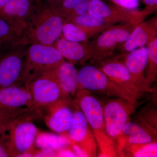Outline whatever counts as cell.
<instances>
[{"label": "cell", "instance_id": "obj_6", "mask_svg": "<svg viewBox=\"0 0 157 157\" xmlns=\"http://www.w3.org/2000/svg\"><path fill=\"white\" fill-rule=\"evenodd\" d=\"M138 23L129 21L117 24L94 37L93 40L89 42L92 52L91 62L97 64L113 56L117 48L128 39Z\"/></svg>", "mask_w": 157, "mask_h": 157}, {"label": "cell", "instance_id": "obj_26", "mask_svg": "<svg viewBox=\"0 0 157 157\" xmlns=\"http://www.w3.org/2000/svg\"><path fill=\"white\" fill-rule=\"evenodd\" d=\"M22 36L5 20L0 17V48L21 42Z\"/></svg>", "mask_w": 157, "mask_h": 157}, {"label": "cell", "instance_id": "obj_8", "mask_svg": "<svg viewBox=\"0 0 157 157\" xmlns=\"http://www.w3.org/2000/svg\"><path fill=\"white\" fill-rule=\"evenodd\" d=\"M54 70L40 75L25 86L30 94L34 108L42 116L52 104L63 98H70L60 86Z\"/></svg>", "mask_w": 157, "mask_h": 157}, {"label": "cell", "instance_id": "obj_3", "mask_svg": "<svg viewBox=\"0 0 157 157\" xmlns=\"http://www.w3.org/2000/svg\"><path fill=\"white\" fill-rule=\"evenodd\" d=\"M27 48L21 73V84L54 70L65 60L54 45L30 44Z\"/></svg>", "mask_w": 157, "mask_h": 157}, {"label": "cell", "instance_id": "obj_32", "mask_svg": "<svg viewBox=\"0 0 157 157\" xmlns=\"http://www.w3.org/2000/svg\"><path fill=\"white\" fill-rule=\"evenodd\" d=\"M56 157H76L70 145L62 147L56 151Z\"/></svg>", "mask_w": 157, "mask_h": 157}, {"label": "cell", "instance_id": "obj_17", "mask_svg": "<svg viewBox=\"0 0 157 157\" xmlns=\"http://www.w3.org/2000/svg\"><path fill=\"white\" fill-rule=\"evenodd\" d=\"M25 107L36 109L30 94L24 85L17 84L0 89V111Z\"/></svg>", "mask_w": 157, "mask_h": 157}, {"label": "cell", "instance_id": "obj_15", "mask_svg": "<svg viewBox=\"0 0 157 157\" xmlns=\"http://www.w3.org/2000/svg\"><path fill=\"white\" fill-rule=\"evenodd\" d=\"M157 37V18L154 17L137 24L128 39L116 50L121 53L130 52L146 46L149 42Z\"/></svg>", "mask_w": 157, "mask_h": 157}, {"label": "cell", "instance_id": "obj_30", "mask_svg": "<svg viewBox=\"0 0 157 157\" xmlns=\"http://www.w3.org/2000/svg\"><path fill=\"white\" fill-rule=\"evenodd\" d=\"M145 5V8L141 11L143 16L146 18L149 14L156 11L157 0H141Z\"/></svg>", "mask_w": 157, "mask_h": 157}, {"label": "cell", "instance_id": "obj_1", "mask_svg": "<svg viewBox=\"0 0 157 157\" xmlns=\"http://www.w3.org/2000/svg\"><path fill=\"white\" fill-rule=\"evenodd\" d=\"M67 21L48 3L41 1L23 34V43L54 45L62 36L63 27Z\"/></svg>", "mask_w": 157, "mask_h": 157}, {"label": "cell", "instance_id": "obj_12", "mask_svg": "<svg viewBox=\"0 0 157 157\" xmlns=\"http://www.w3.org/2000/svg\"><path fill=\"white\" fill-rule=\"evenodd\" d=\"M41 0H9L0 9V17L23 36L28 22Z\"/></svg>", "mask_w": 157, "mask_h": 157}, {"label": "cell", "instance_id": "obj_31", "mask_svg": "<svg viewBox=\"0 0 157 157\" xmlns=\"http://www.w3.org/2000/svg\"><path fill=\"white\" fill-rule=\"evenodd\" d=\"M33 157H56V151L51 148L35 149Z\"/></svg>", "mask_w": 157, "mask_h": 157}, {"label": "cell", "instance_id": "obj_5", "mask_svg": "<svg viewBox=\"0 0 157 157\" xmlns=\"http://www.w3.org/2000/svg\"><path fill=\"white\" fill-rule=\"evenodd\" d=\"M37 118L29 116L11 124L3 135L10 157H33L35 142L39 130L33 122Z\"/></svg>", "mask_w": 157, "mask_h": 157}, {"label": "cell", "instance_id": "obj_9", "mask_svg": "<svg viewBox=\"0 0 157 157\" xmlns=\"http://www.w3.org/2000/svg\"><path fill=\"white\" fill-rule=\"evenodd\" d=\"M27 45L20 42L0 48V89L21 84Z\"/></svg>", "mask_w": 157, "mask_h": 157}, {"label": "cell", "instance_id": "obj_11", "mask_svg": "<svg viewBox=\"0 0 157 157\" xmlns=\"http://www.w3.org/2000/svg\"><path fill=\"white\" fill-rule=\"evenodd\" d=\"M98 67L122 88L141 98L145 93L136 83L120 54L98 63Z\"/></svg>", "mask_w": 157, "mask_h": 157}, {"label": "cell", "instance_id": "obj_16", "mask_svg": "<svg viewBox=\"0 0 157 157\" xmlns=\"http://www.w3.org/2000/svg\"><path fill=\"white\" fill-rule=\"evenodd\" d=\"M122 60L128 69L138 85L145 93L152 92L149 87L145 76V70L147 61V50L146 46L137 48L126 53H121Z\"/></svg>", "mask_w": 157, "mask_h": 157}, {"label": "cell", "instance_id": "obj_33", "mask_svg": "<svg viewBox=\"0 0 157 157\" xmlns=\"http://www.w3.org/2000/svg\"><path fill=\"white\" fill-rule=\"evenodd\" d=\"M10 157L2 137L0 135V157Z\"/></svg>", "mask_w": 157, "mask_h": 157}, {"label": "cell", "instance_id": "obj_2", "mask_svg": "<svg viewBox=\"0 0 157 157\" xmlns=\"http://www.w3.org/2000/svg\"><path fill=\"white\" fill-rule=\"evenodd\" d=\"M74 97L75 104L83 113L94 135L100 151L98 156L118 157L115 144L106 132L101 101L83 89L78 90Z\"/></svg>", "mask_w": 157, "mask_h": 157}, {"label": "cell", "instance_id": "obj_35", "mask_svg": "<svg viewBox=\"0 0 157 157\" xmlns=\"http://www.w3.org/2000/svg\"><path fill=\"white\" fill-rule=\"evenodd\" d=\"M62 0H46V2L48 3L51 7H55Z\"/></svg>", "mask_w": 157, "mask_h": 157}, {"label": "cell", "instance_id": "obj_7", "mask_svg": "<svg viewBox=\"0 0 157 157\" xmlns=\"http://www.w3.org/2000/svg\"><path fill=\"white\" fill-rule=\"evenodd\" d=\"M101 103L106 132L116 147L118 137L124 127L130 121L131 116L142 102L128 101L123 98H107Z\"/></svg>", "mask_w": 157, "mask_h": 157}, {"label": "cell", "instance_id": "obj_23", "mask_svg": "<svg viewBox=\"0 0 157 157\" xmlns=\"http://www.w3.org/2000/svg\"><path fill=\"white\" fill-rule=\"evenodd\" d=\"M29 116L40 117V114L36 109L29 107L9 111H0V135H3L15 121Z\"/></svg>", "mask_w": 157, "mask_h": 157}, {"label": "cell", "instance_id": "obj_36", "mask_svg": "<svg viewBox=\"0 0 157 157\" xmlns=\"http://www.w3.org/2000/svg\"><path fill=\"white\" fill-rule=\"evenodd\" d=\"M9 1V0H0V9L5 6Z\"/></svg>", "mask_w": 157, "mask_h": 157}, {"label": "cell", "instance_id": "obj_18", "mask_svg": "<svg viewBox=\"0 0 157 157\" xmlns=\"http://www.w3.org/2000/svg\"><path fill=\"white\" fill-rule=\"evenodd\" d=\"M89 42H72L61 36L57 40L54 46L65 59L75 65L83 63L91 59L92 52Z\"/></svg>", "mask_w": 157, "mask_h": 157}, {"label": "cell", "instance_id": "obj_22", "mask_svg": "<svg viewBox=\"0 0 157 157\" xmlns=\"http://www.w3.org/2000/svg\"><path fill=\"white\" fill-rule=\"evenodd\" d=\"M71 142L66 135H55L39 131L35 142L38 149L51 148L56 151L67 145Z\"/></svg>", "mask_w": 157, "mask_h": 157}, {"label": "cell", "instance_id": "obj_13", "mask_svg": "<svg viewBox=\"0 0 157 157\" xmlns=\"http://www.w3.org/2000/svg\"><path fill=\"white\" fill-rule=\"evenodd\" d=\"M87 12L113 24L129 21L140 23L145 19L140 11L111 6L103 0H89Z\"/></svg>", "mask_w": 157, "mask_h": 157}, {"label": "cell", "instance_id": "obj_21", "mask_svg": "<svg viewBox=\"0 0 157 157\" xmlns=\"http://www.w3.org/2000/svg\"><path fill=\"white\" fill-rule=\"evenodd\" d=\"M89 4V0H62L57 6L51 7L67 20L73 16L87 12Z\"/></svg>", "mask_w": 157, "mask_h": 157}, {"label": "cell", "instance_id": "obj_19", "mask_svg": "<svg viewBox=\"0 0 157 157\" xmlns=\"http://www.w3.org/2000/svg\"><path fill=\"white\" fill-rule=\"evenodd\" d=\"M57 80L68 97H74L78 91V71L75 65L69 61L62 63L54 70Z\"/></svg>", "mask_w": 157, "mask_h": 157}, {"label": "cell", "instance_id": "obj_25", "mask_svg": "<svg viewBox=\"0 0 157 157\" xmlns=\"http://www.w3.org/2000/svg\"><path fill=\"white\" fill-rule=\"evenodd\" d=\"M147 50V61L145 78L150 88L155 81L157 76V37L152 39L146 45Z\"/></svg>", "mask_w": 157, "mask_h": 157}, {"label": "cell", "instance_id": "obj_27", "mask_svg": "<svg viewBox=\"0 0 157 157\" xmlns=\"http://www.w3.org/2000/svg\"><path fill=\"white\" fill-rule=\"evenodd\" d=\"M62 36L69 41L75 42H88L90 39L82 29L67 21L64 25Z\"/></svg>", "mask_w": 157, "mask_h": 157}, {"label": "cell", "instance_id": "obj_34", "mask_svg": "<svg viewBox=\"0 0 157 157\" xmlns=\"http://www.w3.org/2000/svg\"><path fill=\"white\" fill-rule=\"evenodd\" d=\"M71 147L76 157H86V155L82 151L81 148L74 144H71Z\"/></svg>", "mask_w": 157, "mask_h": 157}, {"label": "cell", "instance_id": "obj_24", "mask_svg": "<svg viewBox=\"0 0 157 157\" xmlns=\"http://www.w3.org/2000/svg\"><path fill=\"white\" fill-rule=\"evenodd\" d=\"M120 157H156L157 141L128 145L123 150Z\"/></svg>", "mask_w": 157, "mask_h": 157}, {"label": "cell", "instance_id": "obj_4", "mask_svg": "<svg viewBox=\"0 0 157 157\" xmlns=\"http://www.w3.org/2000/svg\"><path fill=\"white\" fill-rule=\"evenodd\" d=\"M78 89L86 90L92 94L107 98H123L130 101L140 98L116 83L98 67L86 65L78 71Z\"/></svg>", "mask_w": 157, "mask_h": 157}, {"label": "cell", "instance_id": "obj_29", "mask_svg": "<svg viewBox=\"0 0 157 157\" xmlns=\"http://www.w3.org/2000/svg\"><path fill=\"white\" fill-rule=\"evenodd\" d=\"M115 6L129 10H137L139 6V0H110Z\"/></svg>", "mask_w": 157, "mask_h": 157}, {"label": "cell", "instance_id": "obj_10", "mask_svg": "<svg viewBox=\"0 0 157 157\" xmlns=\"http://www.w3.org/2000/svg\"><path fill=\"white\" fill-rule=\"evenodd\" d=\"M74 104L73 121L66 135L71 144L79 147L86 157H97L98 146L92 130L83 113Z\"/></svg>", "mask_w": 157, "mask_h": 157}, {"label": "cell", "instance_id": "obj_28", "mask_svg": "<svg viewBox=\"0 0 157 157\" xmlns=\"http://www.w3.org/2000/svg\"><path fill=\"white\" fill-rule=\"evenodd\" d=\"M157 109L155 107L146 106L138 116L153 128L157 130Z\"/></svg>", "mask_w": 157, "mask_h": 157}, {"label": "cell", "instance_id": "obj_14", "mask_svg": "<svg viewBox=\"0 0 157 157\" xmlns=\"http://www.w3.org/2000/svg\"><path fill=\"white\" fill-rule=\"evenodd\" d=\"M74 108L71 98L61 99L43 112L45 124L57 134L66 135L73 121Z\"/></svg>", "mask_w": 157, "mask_h": 157}, {"label": "cell", "instance_id": "obj_20", "mask_svg": "<svg viewBox=\"0 0 157 157\" xmlns=\"http://www.w3.org/2000/svg\"><path fill=\"white\" fill-rule=\"evenodd\" d=\"M75 24L87 34L90 39L95 36L113 24L95 17L88 12L73 16L67 20Z\"/></svg>", "mask_w": 157, "mask_h": 157}]
</instances>
